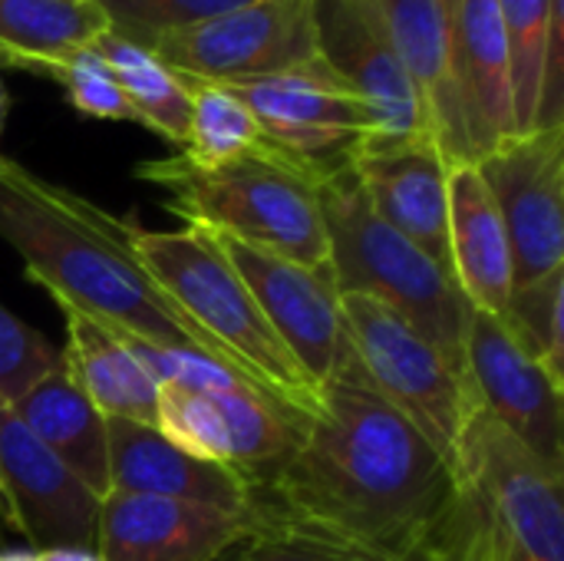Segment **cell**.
I'll return each mask as SVG.
<instances>
[{"label": "cell", "mask_w": 564, "mask_h": 561, "mask_svg": "<svg viewBox=\"0 0 564 561\" xmlns=\"http://www.w3.org/2000/svg\"><path fill=\"white\" fill-rule=\"evenodd\" d=\"M459 479L509 561H564V473L482 407L459 440Z\"/></svg>", "instance_id": "7"}, {"label": "cell", "mask_w": 564, "mask_h": 561, "mask_svg": "<svg viewBox=\"0 0 564 561\" xmlns=\"http://www.w3.org/2000/svg\"><path fill=\"white\" fill-rule=\"evenodd\" d=\"M132 251L155 284L225 350L228 364L251 387L304 417L317 410V387L274 334L212 231L195 225L178 231L132 225Z\"/></svg>", "instance_id": "5"}, {"label": "cell", "mask_w": 564, "mask_h": 561, "mask_svg": "<svg viewBox=\"0 0 564 561\" xmlns=\"http://www.w3.org/2000/svg\"><path fill=\"white\" fill-rule=\"evenodd\" d=\"M314 36L324 66L370 109L373 139H430L373 0H314Z\"/></svg>", "instance_id": "11"}, {"label": "cell", "mask_w": 564, "mask_h": 561, "mask_svg": "<svg viewBox=\"0 0 564 561\" xmlns=\"http://www.w3.org/2000/svg\"><path fill=\"white\" fill-rule=\"evenodd\" d=\"M93 46L116 73V79L135 112V122H142L145 129H152L162 139L175 142L178 149H185L188 116H192V96H188L185 79L175 69H169L152 50H142V46L116 36L112 30L99 33L93 40Z\"/></svg>", "instance_id": "24"}, {"label": "cell", "mask_w": 564, "mask_h": 561, "mask_svg": "<svg viewBox=\"0 0 564 561\" xmlns=\"http://www.w3.org/2000/svg\"><path fill=\"white\" fill-rule=\"evenodd\" d=\"M317 202L337 291L380 301L466 374L473 304L456 278L373 212L354 165L321 182Z\"/></svg>", "instance_id": "3"}, {"label": "cell", "mask_w": 564, "mask_h": 561, "mask_svg": "<svg viewBox=\"0 0 564 561\" xmlns=\"http://www.w3.org/2000/svg\"><path fill=\"white\" fill-rule=\"evenodd\" d=\"M235 561H393L317 539L307 532H297L291 526H274V522H258L254 536L245 542L241 555Z\"/></svg>", "instance_id": "31"}, {"label": "cell", "mask_w": 564, "mask_h": 561, "mask_svg": "<svg viewBox=\"0 0 564 561\" xmlns=\"http://www.w3.org/2000/svg\"><path fill=\"white\" fill-rule=\"evenodd\" d=\"M248 483L258 522L393 561H459L476 519L459 473L367 384L347 337L297 446Z\"/></svg>", "instance_id": "1"}, {"label": "cell", "mask_w": 564, "mask_h": 561, "mask_svg": "<svg viewBox=\"0 0 564 561\" xmlns=\"http://www.w3.org/2000/svg\"><path fill=\"white\" fill-rule=\"evenodd\" d=\"M456 86L473 162L516 136L499 0H456Z\"/></svg>", "instance_id": "19"}, {"label": "cell", "mask_w": 564, "mask_h": 561, "mask_svg": "<svg viewBox=\"0 0 564 561\" xmlns=\"http://www.w3.org/2000/svg\"><path fill=\"white\" fill-rule=\"evenodd\" d=\"M7 106H10V99H7V86L0 79V132H3V122H7Z\"/></svg>", "instance_id": "36"}, {"label": "cell", "mask_w": 564, "mask_h": 561, "mask_svg": "<svg viewBox=\"0 0 564 561\" xmlns=\"http://www.w3.org/2000/svg\"><path fill=\"white\" fill-rule=\"evenodd\" d=\"M373 212L453 274L449 165L430 139H373L354 159Z\"/></svg>", "instance_id": "17"}, {"label": "cell", "mask_w": 564, "mask_h": 561, "mask_svg": "<svg viewBox=\"0 0 564 561\" xmlns=\"http://www.w3.org/2000/svg\"><path fill=\"white\" fill-rule=\"evenodd\" d=\"M0 496L13 536H20L30 552H93L102 503L17 420L10 407L0 410Z\"/></svg>", "instance_id": "13"}, {"label": "cell", "mask_w": 564, "mask_h": 561, "mask_svg": "<svg viewBox=\"0 0 564 561\" xmlns=\"http://www.w3.org/2000/svg\"><path fill=\"white\" fill-rule=\"evenodd\" d=\"M473 509H476V506H473ZM459 561H509L506 559V552H502V546L496 542L492 529L482 522L479 513H476V519H473V529H469V539H466V546H463Z\"/></svg>", "instance_id": "32"}, {"label": "cell", "mask_w": 564, "mask_h": 561, "mask_svg": "<svg viewBox=\"0 0 564 561\" xmlns=\"http://www.w3.org/2000/svg\"><path fill=\"white\" fill-rule=\"evenodd\" d=\"M139 179L169 192V208L195 228L238 238L311 271H330L317 185L274 152L198 165L188 155L152 159Z\"/></svg>", "instance_id": "4"}, {"label": "cell", "mask_w": 564, "mask_h": 561, "mask_svg": "<svg viewBox=\"0 0 564 561\" xmlns=\"http://www.w3.org/2000/svg\"><path fill=\"white\" fill-rule=\"evenodd\" d=\"M258 519L202 503L109 493L99 506V561H215L248 542Z\"/></svg>", "instance_id": "15"}, {"label": "cell", "mask_w": 564, "mask_h": 561, "mask_svg": "<svg viewBox=\"0 0 564 561\" xmlns=\"http://www.w3.org/2000/svg\"><path fill=\"white\" fill-rule=\"evenodd\" d=\"M182 79L192 96L188 142L185 149H178L182 155H188L198 165H218L248 152H268L254 112L228 86L188 76Z\"/></svg>", "instance_id": "25"}, {"label": "cell", "mask_w": 564, "mask_h": 561, "mask_svg": "<svg viewBox=\"0 0 564 561\" xmlns=\"http://www.w3.org/2000/svg\"><path fill=\"white\" fill-rule=\"evenodd\" d=\"M449 258L473 311L506 321L512 298V248L489 185L476 162L449 169Z\"/></svg>", "instance_id": "20"}, {"label": "cell", "mask_w": 564, "mask_h": 561, "mask_svg": "<svg viewBox=\"0 0 564 561\" xmlns=\"http://www.w3.org/2000/svg\"><path fill=\"white\" fill-rule=\"evenodd\" d=\"M512 248V288L564 268V126L512 136L476 162Z\"/></svg>", "instance_id": "10"}, {"label": "cell", "mask_w": 564, "mask_h": 561, "mask_svg": "<svg viewBox=\"0 0 564 561\" xmlns=\"http://www.w3.org/2000/svg\"><path fill=\"white\" fill-rule=\"evenodd\" d=\"M112 493L202 503L225 513L254 516V489L245 473L198 460L169 443L155 427L106 417Z\"/></svg>", "instance_id": "18"}, {"label": "cell", "mask_w": 564, "mask_h": 561, "mask_svg": "<svg viewBox=\"0 0 564 561\" xmlns=\"http://www.w3.org/2000/svg\"><path fill=\"white\" fill-rule=\"evenodd\" d=\"M59 367V350L0 304V397L17 403L33 384Z\"/></svg>", "instance_id": "29"}, {"label": "cell", "mask_w": 564, "mask_h": 561, "mask_svg": "<svg viewBox=\"0 0 564 561\" xmlns=\"http://www.w3.org/2000/svg\"><path fill=\"white\" fill-rule=\"evenodd\" d=\"M221 86L254 112L268 152L304 172L314 185L347 172L373 139L370 109L324 60L294 73Z\"/></svg>", "instance_id": "8"}, {"label": "cell", "mask_w": 564, "mask_h": 561, "mask_svg": "<svg viewBox=\"0 0 564 561\" xmlns=\"http://www.w3.org/2000/svg\"><path fill=\"white\" fill-rule=\"evenodd\" d=\"M56 83L66 89L69 103L93 119H112V122H135V112L116 79V73L109 69V63L99 56L96 46H83L79 53H73L66 60V66L59 69Z\"/></svg>", "instance_id": "30"}, {"label": "cell", "mask_w": 564, "mask_h": 561, "mask_svg": "<svg viewBox=\"0 0 564 561\" xmlns=\"http://www.w3.org/2000/svg\"><path fill=\"white\" fill-rule=\"evenodd\" d=\"M564 268L552 271L549 278L512 288L509 311H506V327L512 337L525 347L529 357H535L545 374L562 387V354H564Z\"/></svg>", "instance_id": "27"}, {"label": "cell", "mask_w": 564, "mask_h": 561, "mask_svg": "<svg viewBox=\"0 0 564 561\" xmlns=\"http://www.w3.org/2000/svg\"><path fill=\"white\" fill-rule=\"evenodd\" d=\"M93 3L99 7L106 26L116 36L142 50H155L159 40L198 26L212 17H221L251 0H93Z\"/></svg>", "instance_id": "28"}, {"label": "cell", "mask_w": 564, "mask_h": 561, "mask_svg": "<svg viewBox=\"0 0 564 561\" xmlns=\"http://www.w3.org/2000/svg\"><path fill=\"white\" fill-rule=\"evenodd\" d=\"M347 347L367 384L459 473V440L479 410L473 384L416 327L364 294H340Z\"/></svg>", "instance_id": "6"}, {"label": "cell", "mask_w": 564, "mask_h": 561, "mask_svg": "<svg viewBox=\"0 0 564 561\" xmlns=\"http://www.w3.org/2000/svg\"><path fill=\"white\" fill-rule=\"evenodd\" d=\"M446 165L473 162L456 86V0H373Z\"/></svg>", "instance_id": "16"}, {"label": "cell", "mask_w": 564, "mask_h": 561, "mask_svg": "<svg viewBox=\"0 0 564 561\" xmlns=\"http://www.w3.org/2000/svg\"><path fill=\"white\" fill-rule=\"evenodd\" d=\"M106 30L93 0H0V69L56 79L66 60Z\"/></svg>", "instance_id": "23"}, {"label": "cell", "mask_w": 564, "mask_h": 561, "mask_svg": "<svg viewBox=\"0 0 564 561\" xmlns=\"http://www.w3.org/2000/svg\"><path fill=\"white\" fill-rule=\"evenodd\" d=\"M215 241L307 380L321 387L344 350L340 291L334 274L311 271L228 235H215Z\"/></svg>", "instance_id": "12"}, {"label": "cell", "mask_w": 564, "mask_h": 561, "mask_svg": "<svg viewBox=\"0 0 564 561\" xmlns=\"http://www.w3.org/2000/svg\"><path fill=\"white\" fill-rule=\"evenodd\" d=\"M466 377L489 417H496L542 463L564 473L562 387L525 354L512 331L486 311H473Z\"/></svg>", "instance_id": "14"}, {"label": "cell", "mask_w": 564, "mask_h": 561, "mask_svg": "<svg viewBox=\"0 0 564 561\" xmlns=\"http://www.w3.org/2000/svg\"><path fill=\"white\" fill-rule=\"evenodd\" d=\"M0 561H36V552H0Z\"/></svg>", "instance_id": "35"}, {"label": "cell", "mask_w": 564, "mask_h": 561, "mask_svg": "<svg viewBox=\"0 0 564 561\" xmlns=\"http://www.w3.org/2000/svg\"><path fill=\"white\" fill-rule=\"evenodd\" d=\"M3 407H7V403H3V397H0V410H3Z\"/></svg>", "instance_id": "37"}, {"label": "cell", "mask_w": 564, "mask_h": 561, "mask_svg": "<svg viewBox=\"0 0 564 561\" xmlns=\"http://www.w3.org/2000/svg\"><path fill=\"white\" fill-rule=\"evenodd\" d=\"M169 69L205 83L281 76L317 63L314 0H251L152 50Z\"/></svg>", "instance_id": "9"}, {"label": "cell", "mask_w": 564, "mask_h": 561, "mask_svg": "<svg viewBox=\"0 0 564 561\" xmlns=\"http://www.w3.org/2000/svg\"><path fill=\"white\" fill-rule=\"evenodd\" d=\"M562 0H499L506 50H509V79H512V112L516 136L539 129L542 76L552 33V13Z\"/></svg>", "instance_id": "26"}, {"label": "cell", "mask_w": 564, "mask_h": 561, "mask_svg": "<svg viewBox=\"0 0 564 561\" xmlns=\"http://www.w3.org/2000/svg\"><path fill=\"white\" fill-rule=\"evenodd\" d=\"M66 317V347L59 354V367L73 380V387L102 413L116 420H132L159 430V393L162 384L152 370L132 354V347L89 321L76 308L59 304Z\"/></svg>", "instance_id": "21"}, {"label": "cell", "mask_w": 564, "mask_h": 561, "mask_svg": "<svg viewBox=\"0 0 564 561\" xmlns=\"http://www.w3.org/2000/svg\"><path fill=\"white\" fill-rule=\"evenodd\" d=\"M36 561H99L89 549H46L36 552Z\"/></svg>", "instance_id": "33"}, {"label": "cell", "mask_w": 564, "mask_h": 561, "mask_svg": "<svg viewBox=\"0 0 564 561\" xmlns=\"http://www.w3.org/2000/svg\"><path fill=\"white\" fill-rule=\"evenodd\" d=\"M0 238L56 304L76 308L122 341L192 350L231 367L225 350L142 268L132 251V222L7 155H0Z\"/></svg>", "instance_id": "2"}, {"label": "cell", "mask_w": 564, "mask_h": 561, "mask_svg": "<svg viewBox=\"0 0 564 561\" xmlns=\"http://www.w3.org/2000/svg\"><path fill=\"white\" fill-rule=\"evenodd\" d=\"M13 536V526H10V513H7V503L0 496V552H7V542Z\"/></svg>", "instance_id": "34"}, {"label": "cell", "mask_w": 564, "mask_h": 561, "mask_svg": "<svg viewBox=\"0 0 564 561\" xmlns=\"http://www.w3.org/2000/svg\"><path fill=\"white\" fill-rule=\"evenodd\" d=\"M10 410L99 503L112 493L106 417L73 387L63 367L33 384Z\"/></svg>", "instance_id": "22"}]
</instances>
